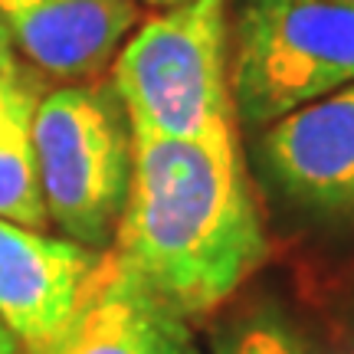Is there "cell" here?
Here are the masks:
<instances>
[{"label":"cell","instance_id":"6da1fadb","mask_svg":"<svg viewBox=\"0 0 354 354\" xmlns=\"http://www.w3.org/2000/svg\"><path fill=\"white\" fill-rule=\"evenodd\" d=\"M112 256L131 286L187 325L220 312L272 259L240 131L135 138Z\"/></svg>","mask_w":354,"mask_h":354},{"label":"cell","instance_id":"7a4b0ae2","mask_svg":"<svg viewBox=\"0 0 354 354\" xmlns=\"http://www.w3.org/2000/svg\"><path fill=\"white\" fill-rule=\"evenodd\" d=\"M135 138L240 131L230 92V0H184L138 24L109 66Z\"/></svg>","mask_w":354,"mask_h":354},{"label":"cell","instance_id":"3957f363","mask_svg":"<svg viewBox=\"0 0 354 354\" xmlns=\"http://www.w3.org/2000/svg\"><path fill=\"white\" fill-rule=\"evenodd\" d=\"M30 141L46 216L59 236L112 250L131 184L135 131L109 79L46 88L33 109Z\"/></svg>","mask_w":354,"mask_h":354},{"label":"cell","instance_id":"277c9868","mask_svg":"<svg viewBox=\"0 0 354 354\" xmlns=\"http://www.w3.org/2000/svg\"><path fill=\"white\" fill-rule=\"evenodd\" d=\"M354 82L351 0H230V92L246 131Z\"/></svg>","mask_w":354,"mask_h":354},{"label":"cell","instance_id":"5b68a950","mask_svg":"<svg viewBox=\"0 0 354 354\" xmlns=\"http://www.w3.org/2000/svg\"><path fill=\"white\" fill-rule=\"evenodd\" d=\"M253 135L276 201L315 233L354 236V82Z\"/></svg>","mask_w":354,"mask_h":354},{"label":"cell","instance_id":"8992f818","mask_svg":"<svg viewBox=\"0 0 354 354\" xmlns=\"http://www.w3.org/2000/svg\"><path fill=\"white\" fill-rule=\"evenodd\" d=\"M115 272L112 250L0 216V322L26 354L63 351L79 315Z\"/></svg>","mask_w":354,"mask_h":354},{"label":"cell","instance_id":"52a82bcc","mask_svg":"<svg viewBox=\"0 0 354 354\" xmlns=\"http://www.w3.org/2000/svg\"><path fill=\"white\" fill-rule=\"evenodd\" d=\"M0 20L39 79L92 82L138 24V0H0Z\"/></svg>","mask_w":354,"mask_h":354},{"label":"cell","instance_id":"ba28073f","mask_svg":"<svg viewBox=\"0 0 354 354\" xmlns=\"http://www.w3.org/2000/svg\"><path fill=\"white\" fill-rule=\"evenodd\" d=\"M59 354H197L187 322L122 272L88 302Z\"/></svg>","mask_w":354,"mask_h":354},{"label":"cell","instance_id":"9c48e42d","mask_svg":"<svg viewBox=\"0 0 354 354\" xmlns=\"http://www.w3.org/2000/svg\"><path fill=\"white\" fill-rule=\"evenodd\" d=\"M30 122L33 109L0 118V216L30 230H46L50 216L39 194Z\"/></svg>","mask_w":354,"mask_h":354},{"label":"cell","instance_id":"30bf717a","mask_svg":"<svg viewBox=\"0 0 354 354\" xmlns=\"http://www.w3.org/2000/svg\"><path fill=\"white\" fill-rule=\"evenodd\" d=\"M308 302L322 335L315 354H354V259L318 272Z\"/></svg>","mask_w":354,"mask_h":354},{"label":"cell","instance_id":"8fae6325","mask_svg":"<svg viewBox=\"0 0 354 354\" xmlns=\"http://www.w3.org/2000/svg\"><path fill=\"white\" fill-rule=\"evenodd\" d=\"M220 354H315V348L279 315L259 312L230 331Z\"/></svg>","mask_w":354,"mask_h":354},{"label":"cell","instance_id":"7c38bea8","mask_svg":"<svg viewBox=\"0 0 354 354\" xmlns=\"http://www.w3.org/2000/svg\"><path fill=\"white\" fill-rule=\"evenodd\" d=\"M24 76H37V73H33V69L26 66L24 56L17 53L7 26L0 20V79H24Z\"/></svg>","mask_w":354,"mask_h":354},{"label":"cell","instance_id":"4fadbf2b","mask_svg":"<svg viewBox=\"0 0 354 354\" xmlns=\"http://www.w3.org/2000/svg\"><path fill=\"white\" fill-rule=\"evenodd\" d=\"M0 354H26L24 348H20V342H17L10 331H7V325H3V322H0Z\"/></svg>","mask_w":354,"mask_h":354},{"label":"cell","instance_id":"5bb4252c","mask_svg":"<svg viewBox=\"0 0 354 354\" xmlns=\"http://www.w3.org/2000/svg\"><path fill=\"white\" fill-rule=\"evenodd\" d=\"M138 3H148L154 10H167V7H177V3H184V0H138Z\"/></svg>","mask_w":354,"mask_h":354},{"label":"cell","instance_id":"9a60e30c","mask_svg":"<svg viewBox=\"0 0 354 354\" xmlns=\"http://www.w3.org/2000/svg\"><path fill=\"white\" fill-rule=\"evenodd\" d=\"M351 3H354V0H351Z\"/></svg>","mask_w":354,"mask_h":354}]
</instances>
